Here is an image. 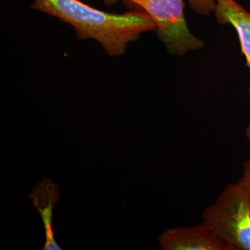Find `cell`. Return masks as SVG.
<instances>
[{"label":"cell","instance_id":"6da1fadb","mask_svg":"<svg viewBox=\"0 0 250 250\" xmlns=\"http://www.w3.org/2000/svg\"><path fill=\"white\" fill-rule=\"evenodd\" d=\"M31 8L70 24L81 40L98 41L111 57L123 55L129 42L144 33L156 31L152 18L139 9L111 14L80 0H34Z\"/></svg>","mask_w":250,"mask_h":250},{"label":"cell","instance_id":"7a4b0ae2","mask_svg":"<svg viewBox=\"0 0 250 250\" xmlns=\"http://www.w3.org/2000/svg\"><path fill=\"white\" fill-rule=\"evenodd\" d=\"M202 222L231 250H250V185L242 176L204 210Z\"/></svg>","mask_w":250,"mask_h":250},{"label":"cell","instance_id":"3957f363","mask_svg":"<svg viewBox=\"0 0 250 250\" xmlns=\"http://www.w3.org/2000/svg\"><path fill=\"white\" fill-rule=\"evenodd\" d=\"M132 9L143 10L152 18L158 37L172 55L183 57L188 52L205 47V41L194 35L184 16V0H123Z\"/></svg>","mask_w":250,"mask_h":250},{"label":"cell","instance_id":"277c9868","mask_svg":"<svg viewBox=\"0 0 250 250\" xmlns=\"http://www.w3.org/2000/svg\"><path fill=\"white\" fill-rule=\"evenodd\" d=\"M163 250H231L203 222L169 229L158 237Z\"/></svg>","mask_w":250,"mask_h":250},{"label":"cell","instance_id":"5b68a950","mask_svg":"<svg viewBox=\"0 0 250 250\" xmlns=\"http://www.w3.org/2000/svg\"><path fill=\"white\" fill-rule=\"evenodd\" d=\"M215 21L220 25H230L236 30L242 54L250 72V12L236 0H215ZM250 99V82L248 87Z\"/></svg>","mask_w":250,"mask_h":250},{"label":"cell","instance_id":"8992f818","mask_svg":"<svg viewBox=\"0 0 250 250\" xmlns=\"http://www.w3.org/2000/svg\"><path fill=\"white\" fill-rule=\"evenodd\" d=\"M29 198L34 202L36 209L40 213L45 225L46 243L42 250H62L54 239L52 226L54 205L59 200L57 184L53 183L51 179H44L36 186Z\"/></svg>","mask_w":250,"mask_h":250},{"label":"cell","instance_id":"52a82bcc","mask_svg":"<svg viewBox=\"0 0 250 250\" xmlns=\"http://www.w3.org/2000/svg\"><path fill=\"white\" fill-rule=\"evenodd\" d=\"M189 7L195 14L202 16H209L214 13L216 1L215 0H186Z\"/></svg>","mask_w":250,"mask_h":250},{"label":"cell","instance_id":"ba28073f","mask_svg":"<svg viewBox=\"0 0 250 250\" xmlns=\"http://www.w3.org/2000/svg\"><path fill=\"white\" fill-rule=\"evenodd\" d=\"M243 176L248 181L250 185V158L243 163Z\"/></svg>","mask_w":250,"mask_h":250},{"label":"cell","instance_id":"9c48e42d","mask_svg":"<svg viewBox=\"0 0 250 250\" xmlns=\"http://www.w3.org/2000/svg\"><path fill=\"white\" fill-rule=\"evenodd\" d=\"M103 1L107 6H113V5L116 4L119 0H103Z\"/></svg>","mask_w":250,"mask_h":250},{"label":"cell","instance_id":"30bf717a","mask_svg":"<svg viewBox=\"0 0 250 250\" xmlns=\"http://www.w3.org/2000/svg\"><path fill=\"white\" fill-rule=\"evenodd\" d=\"M245 134H246L247 139L249 140L250 141V123L248 125V126H247Z\"/></svg>","mask_w":250,"mask_h":250}]
</instances>
